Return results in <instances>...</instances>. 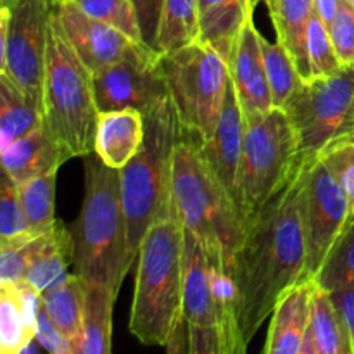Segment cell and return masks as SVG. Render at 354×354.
<instances>
[{"label": "cell", "mask_w": 354, "mask_h": 354, "mask_svg": "<svg viewBox=\"0 0 354 354\" xmlns=\"http://www.w3.org/2000/svg\"><path fill=\"white\" fill-rule=\"evenodd\" d=\"M259 45H261L263 61H265L266 76H268L270 90H272L273 106L283 109L289 102L290 97L296 93L304 83L296 62L289 55V52L283 48L279 41H270L261 35L259 37Z\"/></svg>", "instance_id": "30"}, {"label": "cell", "mask_w": 354, "mask_h": 354, "mask_svg": "<svg viewBox=\"0 0 354 354\" xmlns=\"http://www.w3.org/2000/svg\"><path fill=\"white\" fill-rule=\"evenodd\" d=\"M310 334L317 354H354L351 335L344 320L332 304L328 292L317 286L311 294Z\"/></svg>", "instance_id": "27"}, {"label": "cell", "mask_w": 354, "mask_h": 354, "mask_svg": "<svg viewBox=\"0 0 354 354\" xmlns=\"http://www.w3.org/2000/svg\"><path fill=\"white\" fill-rule=\"evenodd\" d=\"M47 2H50L52 6H57V3H61L62 0H47Z\"/></svg>", "instance_id": "47"}, {"label": "cell", "mask_w": 354, "mask_h": 354, "mask_svg": "<svg viewBox=\"0 0 354 354\" xmlns=\"http://www.w3.org/2000/svg\"><path fill=\"white\" fill-rule=\"evenodd\" d=\"M308 55H310L311 78H322L337 73L342 68L334 44H332L328 28L315 12L311 17L310 31H308Z\"/></svg>", "instance_id": "34"}, {"label": "cell", "mask_w": 354, "mask_h": 354, "mask_svg": "<svg viewBox=\"0 0 354 354\" xmlns=\"http://www.w3.org/2000/svg\"><path fill=\"white\" fill-rule=\"evenodd\" d=\"M76 2L90 17L102 21L127 35L130 40L145 45L137 10L131 0H76Z\"/></svg>", "instance_id": "33"}, {"label": "cell", "mask_w": 354, "mask_h": 354, "mask_svg": "<svg viewBox=\"0 0 354 354\" xmlns=\"http://www.w3.org/2000/svg\"><path fill=\"white\" fill-rule=\"evenodd\" d=\"M30 263L26 277L38 292L52 289L66 280L68 266L73 265V237L69 227L57 221L54 228L30 242Z\"/></svg>", "instance_id": "22"}, {"label": "cell", "mask_w": 354, "mask_h": 354, "mask_svg": "<svg viewBox=\"0 0 354 354\" xmlns=\"http://www.w3.org/2000/svg\"><path fill=\"white\" fill-rule=\"evenodd\" d=\"M320 161L330 171L339 187L344 190L351 214H354V140H346L334 145L322 156Z\"/></svg>", "instance_id": "35"}, {"label": "cell", "mask_w": 354, "mask_h": 354, "mask_svg": "<svg viewBox=\"0 0 354 354\" xmlns=\"http://www.w3.org/2000/svg\"><path fill=\"white\" fill-rule=\"evenodd\" d=\"M92 75L99 113L135 109L145 114L169 95L161 55L149 47Z\"/></svg>", "instance_id": "12"}, {"label": "cell", "mask_w": 354, "mask_h": 354, "mask_svg": "<svg viewBox=\"0 0 354 354\" xmlns=\"http://www.w3.org/2000/svg\"><path fill=\"white\" fill-rule=\"evenodd\" d=\"M313 282H301L283 294L270 320L263 354H299L310 328Z\"/></svg>", "instance_id": "19"}, {"label": "cell", "mask_w": 354, "mask_h": 354, "mask_svg": "<svg viewBox=\"0 0 354 354\" xmlns=\"http://www.w3.org/2000/svg\"><path fill=\"white\" fill-rule=\"evenodd\" d=\"M185 230V228H183ZM211 265L199 239L183 234V318L189 327H216Z\"/></svg>", "instance_id": "17"}, {"label": "cell", "mask_w": 354, "mask_h": 354, "mask_svg": "<svg viewBox=\"0 0 354 354\" xmlns=\"http://www.w3.org/2000/svg\"><path fill=\"white\" fill-rule=\"evenodd\" d=\"M299 166V144L286 111L273 107L265 116L245 120L234 192L245 221L290 182Z\"/></svg>", "instance_id": "7"}, {"label": "cell", "mask_w": 354, "mask_h": 354, "mask_svg": "<svg viewBox=\"0 0 354 354\" xmlns=\"http://www.w3.org/2000/svg\"><path fill=\"white\" fill-rule=\"evenodd\" d=\"M161 69L183 131L207 142L216 130L230 83L228 62L197 40L162 54Z\"/></svg>", "instance_id": "8"}, {"label": "cell", "mask_w": 354, "mask_h": 354, "mask_svg": "<svg viewBox=\"0 0 354 354\" xmlns=\"http://www.w3.org/2000/svg\"><path fill=\"white\" fill-rule=\"evenodd\" d=\"M30 242L19 248H0V283L23 282L30 263Z\"/></svg>", "instance_id": "37"}, {"label": "cell", "mask_w": 354, "mask_h": 354, "mask_svg": "<svg viewBox=\"0 0 354 354\" xmlns=\"http://www.w3.org/2000/svg\"><path fill=\"white\" fill-rule=\"evenodd\" d=\"M328 296H330V301L335 306V310L339 311L341 318L344 320L354 346V287L344 290H335V292H330Z\"/></svg>", "instance_id": "41"}, {"label": "cell", "mask_w": 354, "mask_h": 354, "mask_svg": "<svg viewBox=\"0 0 354 354\" xmlns=\"http://www.w3.org/2000/svg\"><path fill=\"white\" fill-rule=\"evenodd\" d=\"M252 14L251 0H199V41L213 47L230 64Z\"/></svg>", "instance_id": "21"}, {"label": "cell", "mask_w": 354, "mask_h": 354, "mask_svg": "<svg viewBox=\"0 0 354 354\" xmlns=\"http://www.w3.org/2000/svg\"><path fill=\"white\" fill-rule=\"evenodd\" d=\"M68 159H71L68 152L44 124L2 149V171L16 185H23L37 176L59 171Z\"/></svg>", "instance_id": "18"}, {"label": "cell", "mask_w": 354, "mask_h": 354, "mask_svg": "<svg viewBox=\"0 0 354 354\" xmlns=\"http://www.w3.org/2000/svg\"><path fill=\"white\" fill-rule=\"evenodd\" d=\"M97 121L93 75L69 44L54 6L45 62L44 124L73 159L95 152Z\"/></svg>", "instance_id": "6"}, {"label": "cell", "mask_w": 354, "mask_h": 354, "mask_svg": "<svg viewBox=\"0 0 354 354\" xmlns=\"http://www.w3.org/2000/svg\"><path fill=\"white\" fill-rule=\"evenodd\" d=\"M173 197L183 228L199 239L211 265L232 277L244 242L245 218L201 156L199 140L189 135L176 145Z\"/></svg>", "instance_id": "3"}, {"label": "cell", "mask_w": 354, "mask_h": 354, "mask_svg": "<svg viewBox=\"0 0 354 354\" xmlns=\"http://www.w3.org/2000/svg\"><path fill=\"white\" fill-rule=\"evenodd\" d=\"M335 54L342 66H354V6L349 0H341L339 12L328 28Z\"/></svg>", "instance_id": "36"}, {"label": "cell", "mask_w": 354, "mask_h": 354, "mask_svg": "<svg viewBox=\"0 0 354 354\" xmlns=\"http://www.w3.org/2000/svg\"><path fill=\"white\" fill-rule=\"evenodd\" d=\"M349 2H351V3H353V6H354V0H349Z\"/></svg>", "instance_id": "49"}, {"label": "cell", "mask_w": 354, "mask_h": 354, "mask_svg": "<svg viewBox=\"0 0 354 354\" xmlns=\"http://www.w3.org/2000/svg\"><path fill=\"white\" fill-rule=\"evenodd\" d=\"M166 354H189V324L180 318L166 342Z\"/></svg>", "instance_id": "42"}, {"label": "cell", "mask_w": 354, "mask_h": 354, "mask_svg": "<svg viewBox=\"0 0 354 354\" xmlns=\"http://www.w3.org/2000/svg\"><path fill=\"white\" fill-rule=\"evenodd\" d=\"M315 14V0H277L272 14L277 41L283 45L301 76L311 80L310 55H308V31Z\"/></svg>", "instance_id": "24"}, {"label": "cell", "mask_w": 354, "mask_h": 354, "mask_svg": "<svg viewBox=\"0 0 354 354\" xmlns=\"http://www.w3.org/2000/svg\"><path fill=\"white\" fill-rule=\"evenodd\" d=\"M137 10L138 23H140L142 37L145 45L156 50V41H158L159 23H161V14L165 0H131Z\"/></svg>", "instance_id": "38"}, {"label": "cell", "mask_w": 354, "mask_h": 354, "mask_svg": "<svg viewBox=\"0 0 354 354\" xmlns=\"http://www.w3.org/2000/svg\"><path fill=\"white\" fill-rule=\"evenodd\" d=\"M145 138V118L140 111L99 113L95 154L109 168L121 169L137 156Z\"/></svg>", "instance_id": "20"}, {"label": "cell", "mask_w": 354, "mask_h": 354, "mask_svg": "<svg viewBox=\"0 0 354 354\" xmlns=\"http://www.w3.org/2000/svg\"><path fill=\"white\" fill-rule=\"evenodd\" d=\"M73 268L85 286H102L118 296L135 256L121 199L120 169L109 168L95 152L85 156V197L75 223Z\"/></svg>", "instance_id": "2"}, {"label": "cell", "mask_w": 354, "mask_h": 354, "mask_svg": "<svg viewBox=\"0 0 354 354\" xmlns=\"http://www.w3.org/2000/svg\"><path fill=\"white\" fill-rule=\"evenodd\" d=\"M44 127V109L0 75V151Z\"/></svg>", "instance_id": "25"}, {"label": "cell", "mask_w": 354, "mask_h": 354, "mask_svg": "<svg viewBox=\"0 0 354 354\" xmlns=\"http://www.w3.org/2000/svg\"><path fill=\"white\" fill-rule=\"evenodd\" d=\"M313 282L328 294L354 287V214L349 216Z\"/></svg>", "instance_id": "29"}, {"label": "cell", "mask_w": 354, "mask_h": 354, "mask_svg": "<svg viewBox=\"0 0 354 354\" xmlns=\"http://www.w3.org/2000/svg\"><path fill=\"white\" fill-rule=\"evenodd\" d=\"M299 354H317V351H315V346H313V339H311V334H310V328H308L306 337H304V344H303V348H301Z\"/></svg>", "instance_id": "44"}, {"label": "cell", "mask_w": 354, "mask_h": 354, "mask_svg": "<svg viewBox=\"0 0 354 354\" xmlns=\"http://www.w3.org/2000/svg\"><path fill=\"white\" fill-rule=\"evenodd\" d=\"M244 133L245 116L242 113L234 82L230 78L216 130L209 140L199 142V151L214 176L223 183V187L232 196L235 192V178H237L239 162H241Z\"/></svg>", "instance_id": "15"}, {"label": "cell", "mask_w": 354, "mask_h": 354, "mask_svg": "<svg viewBox=\"0 0 354 354\" xmlns=\"http://www.w3.org/2000/svg\"><path fill=\"white\" fill-rule=\"evenodd\" d=\"M265 3L266 7H268V12L270 16H272L273 12H275V7H277V0H251V9L252 12H254V9L258 7V3Z\"/></svg>", "instance_id": "45"}, {"label": "cell", "mask_w": 354, "mask_h": 354, "mask_svg": "<svg viewBox=\"0 0 354 354\" xmlns=\"http://www.w3.org/2000/svg\"><path fill=\"white\" fill-rule=\"evenodd\" d=\"M38 235L30 227L21 204L19 189L2 171L0 182V248H19Z\"/></svg>", "instance_id": "32"}, {"label": "cell", "mask_w": 354, "mask_h": 354, "mask_svg": "<svg viewBox=\"0 0 354 354\" xmlns=\"http://www.w3.org/2000/svg\"><path fill=\"white\" fill-rule=\"evenodd\" d=\"M259 37L261 33L256 28L254 21L249 19L239 38L234 57L228 64L230 78L234 82L235 93H237L245 120L265 116L275 107L268 76H266L265 61H263Z\"/></svg>", "instance_id": "14"}, {"label": "cell", "mask_w": 354, "mask_h": 354, "mask_svg": "<svg viewBox=\"0 0 354 354\" xmlns=\"http://www.w3.org/2000/svg\"><path fill=\"white\" fill-rule=\"evenodd\" d=\"M41 294L23 280L0 283V354H21L37 339Z\"/></svg>", "instance_id": "16"}, {"label": "cell", "mask_w": 354, "mask_h": 354, "mask_svg": "<svg viewBox=\"0 0 354 354\" xmlns=\"http://www.w3.org/2000/svg\"><path fill=\"white\" fill-rule=\"evenodd\" d=\"M339 6H341V0H315V12L324 21L325 26L330 28L339 12Z\"/></svg>", "instance_id": "43"}, {"label": "cell", "mask_w": 354, "mask_h": 354, "mask_svg": "<svg viewBox=\"0 0 354 354\" xmlns=\"http://www.w3.org/2000/svg\"><path fill=\"white\" fill-rule=\"evenodd\" d=\"M144 118V144L137 156L120 169L128 244L135 258H138L149 228L169 216H178L173 197V159L176 145L187 135L169 95Z\"/></svg>", "instance_id": "4"}, {"label": "cell", "mask_w": 354, "mask_h": 354, "mask_svg": "<svg viewBox=\"0 0 354 354\" xmlns=\"http://www.w3.org/2000/svg\"><path fill=\"white\" fill-rule=\"evenodd\" d=\"M10 2H14V0H0V6H7Z\"/></svg>", "instance_id": "48"}, {"label": "cell", "mask_w": 354, "mask_h": 354, "mask_svg": "<svg viewBox=\"0 0 354 354\" xmlns=\"http://www.w3.org/2000/svg\"><path fill=\"white\" fill-rule=\"evenodd\" d=\"M41 308L78 353L85 325V283L82 279L69 273L59 286L41 292Z\"/></svg>", "instance_id": "23"}, {"label": "cell", "mask_w": 354, "mask_h": 354, "mask_svg": "<svg viewBox=\"0 0 354 354\" xmlns=\"http://www.w3.org/2000/svg\"><path fill=\"white\" fill-rule=\"evenodd\" d=\"M183 234L180 218L169 216L140 244L130 330L145 346H166L183 317Z\"/></svg>", "instance_id": "5"}, {"label": "cell", "mask_w": 354, "mask_h": 354, "mask_svg": "<svg viewBox=\"0 0 354 354\" xmlns=\"http://www.w3.org/2000/svg\"><path fill=\"white\" fill-rule=\"evenodd\" d=\"M299 209L306 241L304 275L306 280L313 282L328 251L351 216V207L344 190L320 159L303 162Z\"/></svg>", "instance_id": "11"}, {"label": "cell", "mask_w": 354, "mask_h": 354, "mask_svg": "<svg viewBox=\"0 0 354 354\" xmlns=\"http://www.w3.org/2000/svg\"><path fill=\"white\" fill-rule=\"evenodd\" d=\"M303 162L290 182L245 221L232 273L239 292V325L251 342L287 290L308 282L306 241L299 209Z\"/></svg>", "instance_id": "1"}, {"label": "cell", "mask_w": 354, "mask_h": 354, "mask_svg": "<svg viewBox=\"0 0 354 354\" xmlns=\"http://www.w3.org/2000/svg\"><path fill=\"white\" fill-rule=\"evenodd\" d=\"M189 354H221L216 327H189Z\"/></svg>", "instance_id": "40"}, {"label": "cell", "mask_w": 354, "mask_h": 354, "mask_svg": "<svg viewBox=\"0 0 354 354\" xmlns=\"http://www.w3.org/2000/svg\"><path fill=\"white\" fill-rule=\"evenodd\" d=\"M55 12L69 44L92 73L116 64L147 47L130 40L116 28L90 17L76 0H62L55 6Z\"/></svg>", "instance_id": "13"}, {"label": "cell", "mask_w": 354, "mask_h": 354, "mask_svg": "<svg viewBox=\"0 0 354 354\" xmlns=\"http://www.w3.org/2000/svg\"><path fill=\"white\" fill-rule=\"evenodd\" d=\"M199 40V0H165L156 52L169 54Z\"/></svg>", "instance_id": "28"}, {"label": "cell", "mask_w": 354, "mask_h": 354, "mask_svg": "<svg viewBox=\"0 0 354 354\" xmlns=\"http://www.w3.org/2000/svg\"><path fill=\"white\" fill-rule=\"evenodd\" d=\"M52 10L54 6L47 0H14L0 6V75L41 109Z\"/></svg>", "instance_id": "10"}, {"label": "cell", "mask_w": 354, "mask_h": 354, "mask_svg": "<svg viewBox=\"0 0 354 354\" xmlns=\"http://www.w3.org/2000/svg\"><path fill=\"white\" fill-rule=\"evenodd\" d=\"M283 111L296 131L303 162L317 161L334 145L354 140V66L304 80Z\"/></svg>", "instance_id": "9"}, {"label": "cell", "mask_w": 354, "mask_h": 354, "mask_svg": "<svg viewBox=\"0 0 354 354\" xmlns=\"http://www.w3.org/2000/svg\"><path fill=\"white\" fill-rule=\"evenodd\" d=\"M37 341L48 354H78L75 346H73L71 342L54 327V324L48 320L44 308H41L40 313H38Z\"/></svg>", "instance_id": "39"}, {"label": "cell", "mask_w": 354, "mask_h": 354, "mask_svg": "<svg viewBox=\"0 0 354 354\" xmlns=\"http://www.w3.org/2000/svg\"><path fill=\"white\" fill-rule=\"evenodd\" d=\"M116 294L102 286H85V325L78 354H113V310Z\"/></svg>", "instance_id": "26"}, {"label": "cell", "mask_w": 354, "mask_h": 354, "mask_svg": "<svg viewBox=\"0 0 354 354\" xmlns=\"http://www.w3.org/2000/svg\"><path fill=\"white\" fill-rule=\"evenodd\" d=\"M55 183L57 171L37 176L23 185H17L28 223L40 235L54 228L59 221L55 218Z\"/></svg>", "instance_id": "31"}, {"label": "cell", "mask_w": 354, "mask_h": 354, "mask_svg": "<svg viewBox=\"0 0 354 354\" xmlns=\"http://www.w3.org/2000/svg\"><path fill=\"white\" fill-rule=\"evenodd\" d=\"M40 348H41V346L38 344V341H37V339H35L33 342H30V344H28L26 348H24V351L21 353V354H40Z\"/></svg>", "instance_id": "46"}]
</instances>
